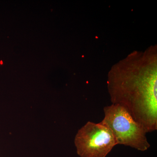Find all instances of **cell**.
I'll return each instance as SVG.
<instances>
[{"label":"cell","instance_id":"obj_3","mask_svg":"<svg viewBox=\"0 0 157 157\" xmlns=\"http://www.w3.org/2000/svg\"><path fill=\"white\" fill-rule=\"evenodd\" d=\"M80 157H106L115 145L114 136L106 126L88 121L78 130L74 139Z\"/></svg>","mask_w":157,"mask_h":157},{"label":"cell","instance_id":"obj_1","mask_svg":"<svg viewBox=\"0 0 157 157\" xmlns=\"http://www.w3.org/2000/svg\"><path fill=\"white\" fill-rule=\"evenodd\" d=\"M108 87L113 104L124 108L147 133L156 131V69L113 70Z\"/></svg>","mask_w":157,"mask_h":157},{"label":"cell","instance_id":"obj_2","mask_svg":"<svg viewBox=\"0 0 157 157\" xmlns=\"http://www.w3.org/2000/svg\"><path fill=\"white\" fill-rule=\"evenodd\" d=\"M104 117L101 123L112 132L117 144L142 151L150 147L146 131L124 108L112 104L104 107Z\"/></svg>","mask_w":157,"mask_h":157}]
</instances>
